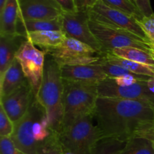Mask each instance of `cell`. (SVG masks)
<instances>
[{
  "label": "cell",
  "instance_id": "1",
  "mask_svg": "<svg viewBox=\"0 0 154 154\" xmlns=\"http://www.w3.org/2000/svg\"><path fill=\"white\" fill-rule=\"evenodd\" d=\"M93 118L101 138L127 141L142 122L154 120V105L143 101L98 97Z\"/></svg>",
  "mask_w": 154,
  "mask_h": 154
},
{
  "label": "cell",
  "instance_id": "2",
  "mask_svg": "<svg viewBox=\"0 0 154 154\" xmlns=\"http://www.w3.org/2000/svg\"><path fill=\"white\" fill-rule=\"evenodd\" d=\"M64 85L60 67L50 54L45 57L42 81L36 100L44 108L50 128L60 133L63 119Z\"/></svg>",
  "mask_w": 154,
  "mask_h": 154
},
{
  "label": "cell",
  "instance_id": "3",
  "mask_svg": "<svg viewBox=\"0 0 154 154\" xmlns=\"http://www.w3.org/2000/svg\"><path fill=\"white\" fill-rule=\"evenodd\" d=\"M63 119L61 131L81 117L93 114L99 97L98 84H82L63 80Z\"/></svg>",
  "mask_w": 154,
  "mask_h": 154
},
{
  "label": "cell",
  "instance_id": "4",
  "mask_svg": "<svg viewBox=\"0 0 154 154\" xmlns=\"http://www.w3.org/2000/svg\"><path fill=\"white\" fill-rule=\"evenodd\" d=\"M93 119V114L81 117L59 133L64 151L73 154H93L96 144L102 138Z\"/></svg>",
  "mask_w": 154,
  "mask_h": 154
},
{
  "label": "cell",
  "instance_id": "5",
  "mask_svg": "<svg viewBox=\"0 0 154 154\" xmlns=\"http://www.w3.org/2000/svg\"><path fill=\"white\" fill-rule=\"evenodd\" d=\"M89 25L93 34L102 45L104 54L123 48H136L149 51L153 50V45L141 38L90 17Z\"/></svg>",
  "mask_w": 154,
  "mask_h": 154
},
{
  "label": "cell",
  "instance_id": "6",
  "mask_svg": "<svg viewBox=\"0 0 154 154\" xmlns=\"http://www.w3.org/2000/svg\"><path fill=\"white\" fill-rule=\"evenodd\" d=\"M54 59L60 67L98 63L102 54L88 45L72 38L65 39L60 46L47 52Z\"/></svg>",
  "mask_w": 154,
  "mask_h": 154
},
{
  "label": "cell",
  "instance_id": "7",
  "mask_svg": "<svg viewBox=\"0 0 154 154\" xmlns=\"http://www.w3.org/2000/svg\"><path fill=\"white\" fill-rule=\"evenodd\" d=\"M46 51L39 50L26 40L21 45L15 58L19 61L27 81L36 96L43 77Z\"/></svg>",
  "mask_w": 154,
  "mask_h": 154
},
{
  "label": "cell",
  "instance_id": "8",
  "mask_svg": "<svg viewBox=\"0 0 154 154\" xmlns=\"http://www.w3.org/2000/svg\"><path fill=\"white\" fill-rule=\"evenodd\" d=\"M45 114V110L35 98L25 115L14 123L11 138L17 148L24 154L35 153L40 143H38L33 136V124Z\"/></svg>",
  "mask_w": 154,
  "mask_h": 154
},
{
  "label": "cell",
  "instance_id": "9",
  "mask_svg": "<svg viewBox=\"0 0 154 154\" xmlns=\"http://www.w3.org/2000/svg\"><path fill=\"white\" fill-rule=\"evenodd\" d=\"M89 14L90 17L126 30L150 44L136 18L108 5L102 0H99L89 11Z\"/></svg>",
  "mask_w": 154,
  "mask_h": 154
},
{
  "label": "cell",
  "instance_id": "10",
  "mask_svg": "<svg viewBox=\"0 0 154 154\" xmlns=\"http://www.w3.org/2000/svg\"><path fill=\"white\" fill-rule=\"evenodd\" d=\"M63 17V31L68 37L85 43L104 54L103 48L91 32L89 25V11H78L73 13L64 12Z\"/></svg>",
  "mask_w": 154,
  "mask_h": 154
},
{
  "label": "cell",
  "instance_id": "11",
  "mask_svg": "<svg viewBox=\"0 0 154 154\" xmlns=\"http://www.w3.org/2000/svg\"><path fill=\"white\" fill-rule=\"evenodd\" d=\"M97 91L99 97L143 101L154 105V94L149 90L147 81H139L133 85L123 87L117 85L112 78H108L98 84Z\"/></svg>",
  "mask_w": 154,
  "mask_h": 154
},
{
  "label": "cell",
  "instance_id": "12",
  "mask_svg": "<svg viewBox=\"0 0 154 154\" xmlns=\"http://www.w3.org/2000/svg\"><path fill=\"white\" fill-rule=\"evenodd\" d=\"M35 98L32 87L26 81L11 94L0 99V105L13 123H16L25 115Z\"/></svg>",
  "mask_w": 154,
  "mask_h": 154
},
{
  "label": "cell",
  "instance_id": "13",
  "mask_svg": "<svg viewBox=\"0 0 154 154\" xmlns=\"http://www.w3.org/2000/svg\"><path fill=\"white\" fill-rule=\"evenodd\" d=\"M20 20H51L64 11L54 0H18Z\"/></svg>",
  "mask_w": 154,
  "mask_h": 154
},
{
  "label": "cell",
  "instance_id": "14",
  "mask_svg": "<svg viewBox=\"0 0 154 154\" xmlns=\"http://www.w3.org/2000/svg\"><path fill=\"white\" fill-rule=\"evenodd\" d=\"M63 80L82 84H98L108 77L97 63L60 67Z\"/></svg>",
  "mask_w": 154,
  "mask_h": 154
},
{
  "label": "cell",
  "instance_id": "15",
  "mask_svg": "<svg viewBox=\"0 0 154 154\" xmlns=\"http://www.w3.org/2000/svg\"><path fill=\"white\" fill-rule=\"evenodd\" d=\"M27 38L20 34L0 35V77L15 59L21 45Z\"/></svg>",
  "mask_w": 154,
  "mask_h": 154
},
{
  "label": "cell",
  "instance_id": "16",
  "mask_svg": "<svg viewBox=\"0 0 154 154\" xmlns=\"http://www.w3.org/2000/svg\"><path fill=\"white\" fill-rule=\"evenodd\" d=\"M26 81L20 63L15 58L2 76L0 77V99L11 94Z\"/></svg>",
  "mask_w": 154,
  "mask_h": 154
},
{
  "label": "cell",
  "instance_id": "17",
  "mask_svg": "<svg viewBox=\"0 0 154 154\" xmlns=\"http://www.w3.org/2000/svg\"><path fill=\"white\" fill-rule=\"evenodd\" d=\"M25 36L35 46L39 47L46 53L60 46L67 38L66 33L62 30L29 32Z\"/></svg>",
  "mask_w": 154,
  "mask_h": 154
},
{
  "label": "cell",
  "instance_id": "18",
  "mask_svg": "<svg viewBox=\"0 0 154 154\" xmlns=\"http://www.w3.org/2000/svg\"><path fill=\"white\" fill-rule=\"evenodd\" d=\"M63 31V17L51 20H20L17 24V34L25 36L29 32ZM26 37V36H25Z\"/></svg>",
  "mask_w": 154,
  "mask_h": 154
},
{
  "label": "cell",
  "instance_id": "19",
  "mask_svg": "<svg viewBox=\"0 0 154 154\" xmlns=\"http://www.w3.org/2000/svg\"><path fill=\"white\" fill-rule=\"evenodd\" d=\"M19 17L18 0H7L0 11V35H15Z\"/></svg>",
  "mask_w": 154,
  "mask_h": 154
},
{
  "label": "cell",
  "instance_id": "20",
  "mask_svg": "<svg viewBox=\"0 0 154 154\" xmlns=\"http://www.w3.org/2000/svg\"><path fill=\"white\" fill-rule=\"evenodd\" d=\"M102 58L108 61V63L121 66L136 75L147 77H154V66L117 57L109 53L103 54Z\"/></svg>",
  "mask_w": 154,
  "mask_h": 154
},
{
  "label": "cell",
  "instance_id": "21",
  "mask_svg": "<svg viewBox=\"0 0 154 154\" xmlns=\"http://www.w3.org/2000/svg\"><path fill=\"white\" fill-rule=\"evenodd\" d=\"M109 54L131 61L154 66L153 50L149 51L136 48H123L113 50Z\"/></svg>",
  "mask_w": 154,
  "mask_h": 154
},
{
  "label": "cell",
  "instance_id": "22",
  "mask_svg": "<svg viewBox=\"0 0 154 154\" xmlns=\"http://www.w3.org/2000/svg\"><path fill=\"white\" fill-rule=\"evenodd\" d=\"M120 154H154V144L147 138L134 136L128 140Z\"/></svg>",
  "mask_w": 154,
  "mask_h": 154
},
{
  "label": "cell",
  "instance_id": "23",
  "mask_svg": "<svg viewBox=\"0 0 154 154\" xmlns=\"http://www.w3.org/2000/svg\"><path fill=\"white\" fill-rule=\"evenodd\" d=\"M127 141L111 138H101L96 144L93 154H120Z\"/></svg>",
  "mask_w": 154,
  "mask_h": 154
},
{
  "label": "cell",
  "instance_id": "24",
  "mask_svg": "<svg viewBox=\"0 0 154 154\" xmlns=\"http://www.w3.org/2000/svg\"><path fill=\"white\" fill-rule=\"evenodd\" d=\"M63 147L59 133L52 132L51 135L43 142L40 143L35 154H63Z\"/></svg>",
  "mask_w": 154,
  "mask_h": 154
},
{
  "label": "cell",
  "instance_id": "25",
  "mask_svg": "<svg viewBox=\"0 0 154 154\" xmlns=\"http://www.w3.org/2000/svg\"><path fill=\"white\" fill-rule=\"evenodd\" d=\"M32 132L35 140L38 143L43 142L51 135L53 131L50 128L49 122L45 114L35 122Z\"/></svg>",
  "mask_w": 154,
  "mask_h": 154
},
{
  "label": "cell",
  "instance_id": "26",
  "mask_svg": "<svg viewBox=\"0 0 154 154\" xmlns=\"http://www.w3.org/2000/svg\"><path fill=\"white\" fill-rule=\"evenodd\" d=\"M105 3L111 7L122 11L131 16L134 17L136 19H141L143 15L135 6V5L130 0H102Z\"/></svg>",
  "mask_w": 154,
  "mask_h": 154
},
{
  "label": "cell",
  "instance_id": "27",
  "mask_svg": "<svg viewBox=\"0 0 154 154\" xmlns=\"http://www.w3.org/2000/svg\"><path fill=\"white\" fill-rule=\"evenodd\" d=\"M14 129V123L0 105V137H11Z\"/></svg>",
  "mask_w": 154,
  "mask_h": 154
},
{
  "label": "cell",
  "instance_id": "28",
  "mask_svg": "<svg viewBox=\"0 0 154 154\" xmlns=\"http://www.w3.org/2000/svg\"><path fill=\"white\" fill-rule=\"evenodd\" d=\"M137 21L145 33L149 42L154 46V15L150 17H143L141 19H137Z\"/></svg>",
  "mask_w": 154,
  "mask_h": 154
},
{
  "label": "cell",
  "instance_id": "29",
  "mask_svg": "<svg viewBox=\"0 0 154 154\" xmlns=\"http://www.w3.org/2000/svg\"><path fill=\"white\" fill-rule=\"evenodd\" d=\"M135 136L147 138L154 144V120L140 123L135 131Z\"/></svg>",
  "mask_w": 154,
  "mask_h": 154
},
{
  "label": "cell",
  "instance_id": "30",
  "mask_svg": "<svg viewBox=\"0 0 154 154\" xmlns=\"http://www.w3.org/2000/svg\"><path fill=\"white\" fill-rule=\"evenodd\" d=\"M0 138V154H24L17 148L11 137Z\"/></svg>",
  "mask_w": 154,
  "mask_h": 154
},
{
  "label": "cell",
  "instance_id": "31",
  "mask_svg": "<svg viewBox=\"0 0 154 154\" xmlns=\"http://www.w3.org/2000/svg\"><path fill=\"white\" fill-rule=\"evenodd\" d=\"M135 5L144 17L154 15V12L150 4V0H134Z\"/></svg>",
  "mask_w": 154,
  "mask_h": 154
},
{
  "label": "cell",
  "instance_id": "32",
  "mask_svg": "<svg viewBox=\"0 0 154 154\" xmlns=\"http://www.w3.org/2000/svg\"><path fill=\"white\" fill-rule=\"evenodd\" d=\"M61 7L64 12L73 13L78 11L75 0H54Z\"/></svg>",
  "mask_w": 154,
  "mask_h": 154
},
{
  "label": "cell",
  "instance_id": "33",
  "mask_svg": "<svg viewBox=\"0 0 154 154\" xmlns=\"http://www.w3.org/2000/svg\"><path fill=\"white\" fill-rule=\"evenodd\" d=\"M99 0H75L78 11H90Z\"/></svg>",
  "mask_w": 154,
  "mask_h": 154
},
{
  "label": "cell",
  "instance_id": "34",
  "mask_svg": "<svg viewBox=\"0 0 154 154\" xmlns=\"http://www.w3.org/2000/svg\"><path fill=\"white\" fill-rule=\"evenodd\" d=\"M147 87L149 90L154 94V77H150L147 81Z\"/></svg>",
  "mask_w": 154,
  "mask_h": 154
},
{
  "label": "cell",
  "instance_id": "35",
  "mask_svg": "<svg viewBox=\"0 0 154 154\" xmlns=\"http://www.w3.org/2000/svg\"><path fill=\"white\" fill-rule=\"evenodd\" d=\"M6 2H7V0H0V11L4 8Z\"/></svg>",
  "mask_w": 154,
  "mask_h": 154
},
{
  "label": "cell",
  "instance_id": "36",
  "mask_svg": "<svg viewBox=\"0 0 154 154\" xmlns=\"http://www.w3.org/2000/svg\"><path fill=\"white\" fill-rule=\"evenodd\" d=\"M63 154H73V153H70V152H68V151H64V153H63Z\"/></svg>",
  "mask_w": 154,
  "mask_h": 154
},
{
  "label": "cell",
  "instance_id": "37",
  "mask_svg": "<svg viewBox=\"0 0 154 154\" xmlns=\"http://www.w3.org/2000/svg\"><path fill=\"white\" fill-rule=\"evenodd\" d=\"M130 1H131V2H133V3H134V4H135V2H134V0H130Z\"/></svg>",
  "mask_w": 154,
  "mask_h": 154
},
{
  "label": "cell",
  "instance_id": "38",
  "mask_svg": "<svg viewBox=\"0 0 154 154\" xmlns=\"http://www.w3.org/2000/svg\"><path fill=\"white\" fill-rule=\"evenodd\" d=\"M153 55H154V46H153Z\"/></svg>",
  "mask_w": 154,
  "mask_h": 154
}]
</instances>
